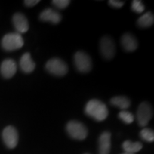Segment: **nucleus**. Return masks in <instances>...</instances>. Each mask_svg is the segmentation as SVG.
<instances>
[{"mask_svg": "<svg viewBox=\"0 0 154 154\" xmlns=\"http://www.w3.org/2000/svg\"><path fill=\"white\" fill-rule=\"evenodd\" d=\"M12 21L17 33L22 34L27 32L29 29V22L24 14L21 13H16L13 16Z\"/></svg>", "mask_w": 154, "mask_h": 154, "instance_id": "11", "label": "nucleus"}, {"mask_svg": "<svg viewBox=\"0 0 154 154\" xmlns=\"http://www.w3.org/2000/svg\"><path fill=\"white\" fill-rule=\"evenodd\" d=\"M19 64L21 69L26 74L32 73L36 67L35 63L32 60L29 53H25L22 55L19 61Z\"/></svg>", "mask_w": 154, "mask_h": 154, "instance_id": "14", "label": "nucleus"}, {"mask_svg": "<svg viewBox=\"0 0 154 154\" xmlns=\"http://www.w3.org/2000/svg\"><path fill=\"white\" fill-rule=\"evenodd\" d=\"M2 138L5 145L9 149L16 147L19 140L18 133L16 128L11 126L6 127L2 132Z\"/></svg>", "mask_w": 154, "mask_h": 154, "instance_id": "8", "label": "nucleus"}, {"mask_svg": "<svg viewBox=\"0 0 154 154\" xmlns=\"http://www.w3.org/2000/svg\"><path fill=\"white\" fill-rule=\"evenodd\" d=\"M71 2L69 0H53L51 3L54 7H57L58 9H63L66 8L69 5Z\"/></svg>", "mask_w": 154, "mask_h": 154, "instance_id": "21", "label": "nucleus"}, {"mask_svg": "<svg viewBox=\"0 0 154 154\" xmlns=\"http://www.w3.org/2000/svg\"><path fill=\"white\" fill-rule=\"evenodd\" d=\"M140 136L142 139L148 142H153L154 140V132L151 128H145L140 132Z\"/></svg>", "mask_w": 154, "mask_h": 154, "instance_id": "19", "label": "nucleus"}, {"mask_svg": "<svg viewBox=\"0 0 154 154\" xmlns=\"http://www.w3.org/2000/svg\"><path fill=\"white\" fill-rule=\"evenodd\" d=\"M122 148L126 153L135 154L142 149L143 144L140 142H132L129 140H127L123 143Z\"/></svg>", "mask_w": 154, "mask_h": 154, "instance_id": "16", "label": "nucleus"}, {"mask_svg": "<svg viewBox=\"0 0 154 154\" xmlns=\"http://www.w3.org/2000/svg\"><path fill=\"white\" fill-rule=\"evenodd\" d=\"M74 60L75 66L79 72L87 73L91 70V59L86 53L82 51H77L74 54Z\"/></svg>", "mask_w": 154, "mask_h": 154, "instance_id": "6", "label": "nucleus"}, {"mask_svg": "<svg viewBox=\"0 0 154 154\" xmlns=\"http://www.w3.org/2000/svg\"><path fill=\"white\" fill-rule=\"evenodd\" d=\"M39 19L43 22L57 24L61 21V15L57 11L54 10L53 9L47 8L42 11L39 15Z\"/></svg>", "mask_w": 154, "mask_h": 154, "instance_id": "9", "label": "nucleus"}, {"mask_svg": "<svg viewBox=\"0 0 154 154\" xmlns=\"http://www.w3.org/2000/svg\"><path fill=\"white\" fill-rule=\"evenodd\" d=\"M119 118L126 124H130L134 122V116L129 111L122 110L119 113Z\"/></svg>", "mask_w": 154, "mask_h": 154, "instance_id": "18", "label": "nucleus"}, {"mask_svg": "<svg viewBox=\"0 0 154 154\" xmlns=\"http://www.w3.org/2000/svg\"><path fill=\"white\" fill-rule=\"evenodd\" d=\"M111 135L110 132L104 131L100 135L99 138V154H109L111 151Z\"/></svg>", "mask_w": 154, "mask_h": 154, "instance_id": "12", "label": "nucleus"}, {"mask_svg": "<svg viewBox=\"0 0 154 154\" xmlns=\"http://www.w3.org/2000/svg\"><path fill=\"white\" fill-rule=\"evenodd\" d=\"M110 103L113 106L122 110H126L131 105L130 99L124 96H114L111 99Z\"/></svg>", "mask_w": 154, "mask_h": 154, "instance_id": "15", "label": "nucleus"}, {"mask_svg": "<svg viewBox=\"0 0 154 154\" xmlns=\"http://www.w3.org/2000/svg\"><path fill=\"white\" fill-rule=\"evenodd\" d=\"M154 23V16L151 11H148L146 14L140 16L137 21L138 26L141 28L150 27Z\"/></svg>", "mask_w": 154, "mask_h": 154, "instance_id": "17", "label": "nucleus"}, {"mask_svg": "<svg viewBox=\"0 0 154 154\" xmlns=\"http://www.w3.org/2000/svg\"><path fill=\"white\" fill-rule=\"evenodd\" d=\"M84 112L97 121H103L107 118L109 110L104 103L98 99H91L86 103Z\"/></svg>", "mask_w": 154, "mask_h": 154, "instance_id": "1", "label": "nucleus"}, {"mask_svg": "<svg viewBox=\"0 0 154 154\" xmlns=\"http://www.w3.org/2000/svg\"><path fill=\"white\" fill-rule=\"evenodd\" d=\"M121 154H131V153H126V152H125V153H121Z\"/></svg>", "mask_w": 154, "mask_h": 154, "instance_id": "24", "label": "nucleus"}, {"mask_svg": "<svg viewBox=\"0 0 154 154\" xmlns=\"http://www.w3.org/2000/svg\"><path fill=\"white\" fill-rule=\"evenodd\" d=\"M46 69L54 76H63L68 72V66L65 61L59 58L49 59L46 63Z\"/></svg>", "mask_w": 154, "mask_h": 154, "instance_id": "3", "label": "nucleus"}, {"mask_svg": "<svg viewBox=\"0 0 154 154\" xmlns=\"http://www.w3.org/2000/svg\"><path fill=\"white\" fill-rule=\"evenodd\" d=\"M153 115L152 106L148 102H142L138 108L136 112V119L140 126L144 127L149 124Z\"/></svg>", "mask_w": 154, "mask_h": 154, "instance_id": "5", "label": "nucleus"}, {"mask_svg": "<svg viewBox=\"0 0 154 154\" xmlns=\"http://www.w3.org/2000/svg\"><path fill=\"white\" fill-rule=\"evenodd\" d=\"M100 51L103 57L107 60L113 59L116 54L115 44L112 38L105 36L100 41Z\"/></svg>", "mask_w": 154, "mask_h": 154, "instance_id": "7", "label": "nucleus"}, {"mask_svg": "<svg viewBox=\"0 0 154 154\" xmlns=\"http://www.w3.org/2000/svg\"><path fill=\"white\" fill-rule=\"evenodd\" d=\"M66 131L72 138L84 140L88 135V130L82 123L77 121H71L66 125Z\"/></svg>", "mask_w": 154, "mask_h": 154, "instance_id": "4", "label": "nucleus"}, {"mask_svg": "<svg viewBox=\"0 0 154 154\" xmlns=\"http://www.w3.org/2000/svg\"><path fill=\"white\" fill-rule=\"evenodd\" d=\"M24 45V39L22 35L17 33H9L2 40V46L6 51H14L22 48Z\"/></svg>", "mask_w": 154, "mask_h": 154, "instance_id": "2", "label": "nucleus"}, {"mask_svg": "<svg viewBox=\"0 0 154 154\" xmlns=\"http://www.w3.org/2000/svg\"><path fill=\"white\" fill-rule=\"evenodd\" d=\"M121 42L122 47L126 51H134L138 48L137 39L130 33L124 34L121 37Z\"/></svg>", "mask_w": 154, "mask_h": 154, "instance_id": "13", "label": "nucleus"}, {"mask_svg": "<svg viewBox=\"0 0 154 154\" xmlns=\"http://www.w3.org/2000/svg\"><path fill=\"white\" fill-rule=\"evenodd\" d=\"M17 63L13 59H7L2 63L0 72L6 79L11 78L17 72Z\"/></svg>", "mask_w": 154, "mask_h": 154, "instance_id": "10", "label": "nucleus"}, {"mask_svg": "<svg viewBox=\"0 0 154 154\" xmlns=\"http://www.w3.org/2000/svg\"><path fill=\"white\" fill-rule=\"evenodd\" d=\"M85 154H88V153H85Z\"/></svg>", "mask_w": 154, "mask_h": 154, "instance_id": "25", "label": "nucleus"}, {"mask_svg": "<svg viewBox=\"0 0 154 154\" xmlns=\"http://www.w3.org/2000/svg\"><path fill=\"white\" fill-rule=\"evenodd\" d=\"M131 9L135 12L138 13V14H140V13L143 12L144 10H145V6H144L141 1L134 0V1L132 2Z\"/></svg>", "mask_w": 154, "mask_h": 154, "instance_id": "20", "label": "nucleus"}, {"mask_svg": "<svg viewBox=\"0 0 154 154\" xmlns=\"http://www.w3.org/2000/svg\"><path fill=\"white\" fill-rule=\"evenodd\" d=\"M109 5L111 6V7H114V8L119 9L124 6V2L117 1V0H110V1H109Z\"/></svg>", "mask_w": 154, "mask_h": 154, "instance_id": "22", "label": "nucleus"}, {"mask_svg": "<svg viewBox=\"0 0 154 154\" xmlns=\"http://www.w3.org/2000/svg\"><path fill=\"white\" fill-rule=\"evenodd\" d=\"M39 2H40L39 0H26V1H24L25 5L29 7H34V6L36 5Z\"/></svg>", "mask_w": 154, "mask_h": 154, "instance_id": "23", "label": "nucleus"}]
</instances>
